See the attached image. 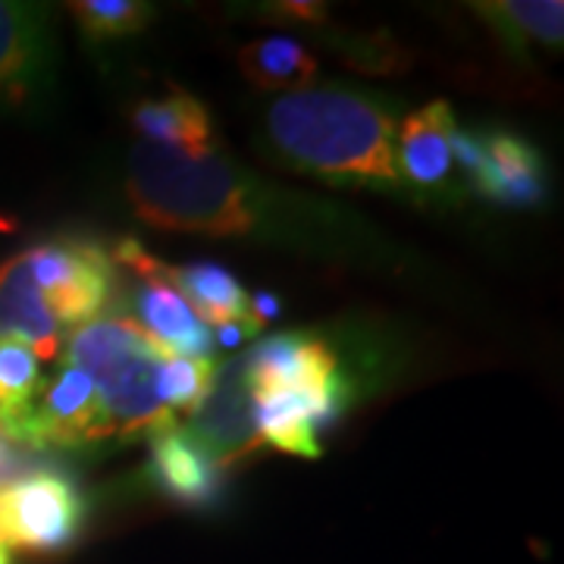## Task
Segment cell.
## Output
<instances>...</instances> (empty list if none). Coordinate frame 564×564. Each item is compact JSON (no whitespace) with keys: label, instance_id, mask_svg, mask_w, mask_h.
Wrapping results in <instances>:
<instances>
[{"label":"cell","instance_id":"19","mask_svg":"<svg viewBox=\"0 0 564 564\" xmlns=\"http://www.w3.org/2000/svg\"><path fill=\"white\" fill-rule=\"evenodd\" d=\"M477 17L492 25L499 39L511 44L540 41L545 47H562L564 3L558 0H496L477 3Z\"/></svg>","mask_w":564,"mask_h":564},{"label":"cell","instance_id":"16","mask_svg":"<svg viewBox=\"0 0 564 564\" xmlns=\"http://www.w3.org/2000/svg\"><path fill=\"white\" fill-rule=\"evenodd\" d=\"M132 129L141 141L185 151V154H207L214 151V122L210 113L195 95L185 88H170L161 98H144L132 110Z\"/></svg>","mask_w":564,"mask_h":564},{"label":"cell","instance_id":"10","mask_svg":"<svg viewBox=\"0 0 564 564\" xmlns=\"http://www.w3.org/2000/svg\"><path fill=\"white\" fill-rule=\"evenodd\" d=\"M452 132L455 117L445 101H430L408 113L395 129L399 182L421 192H445L452 185Z\"/></svg>","mask_w":564,"mask_h":564},{"label":"cell","instance_id":"4","mask_svg":"<svg viewBox=\"0 0 564 564\" xmlns=\"http://www.w3.org/2000/svg\"><path fill=\"white\" fill-rule=\"evenodd\" d=\"M85 502L69 477L29 470L0 489V545L32 555L61 552L79 536Z\"/></svg>","mask_w":564,"mask_h":564},{"label":"cell","instance_id":"12","mask_svg":"<svg viewBox=\"0 0 564 564\" xmlns=\"http://www.w3.org/2000/svg\"><path fill=\"white\" fill-rule=\"evenodd\" d=\"M151 484L173 502L202 508L220 492V467L185 426L170 423L151 433Z\"/></svg>","mask_w":564,"mask_h":564},{"label":"cell","instance_id":"11","mask_svg":"<svg viewBox=\"0 0 564 564\" xmlns=\"http://www.w3.org/2000/svg\"><path fill=\"white\" fill-rule=\"evenodd\" d=\"M66 329L44 302L41 289L20 254L0 263V339H13L32 348L39 361H51L61 351Z\"/></svg>","mask_w":564,"mask_h":564},{"label":"cell","instance_id":"8","mask_svg":"<svg viewBox=\"0 0 564 564\" xmlns=\"http://www.w3.org/2000/svg\"><path fill=\"white\" fill-rule=\"evenodd\" d=\"M54 73V22L44 3L0 0V107H22Z\"/></svg>","mask_w":564,"mask_h":564},{"label":"cell","instance_id":"7","mask_svg":"<svg viewBox=\"0 0 564 564\" xmlns=\"http://www.w3.org/2000/svg\"><path fill=\"white\" fill-rule=\"evenodd\" d=\"M251 392H302L323 402L345 408V383L339 358L326 339L285 333L263 339L251 355H245Z\"/></svg>","mask_w":564,"mask_h":564},{"label":"cell","instance_id":"25","mask_svg":"<svg viewBox=\"0 0 564 564\" xmlns=\"http://www.w3.org/2000/svg\"><path fill=\"white\" fill-rule=\"evenodd\" d=\"M258 333H261L258 323H220V326H214V336L210 339H217L223 348H239L245 339H251Z\"/></svg>","mask_w":564,"mask_h":564},{"label":"cell","instance_id":"24","mask_svg":"<svg viewBox=\"0 0 564 564\" xmlns=\"http://www.w3.org/2000/svg\"><path fill=\"white\" fill-rule=\"evenodd\" d=\"M280 20L295 22H323L326 20V7L323 3H311V0H295V3H276L273 7Z\"/></svg>","mask_w":564,"mask_h":564},{"label":"cell","instance_id":"26","mask_svg":"<svg viewBox=\"0 0 564 564\" xmlns=\"http://www.w3.org/2000/svg\"><path fill=\"white\" fill-rule=\"evenodd\" d=\"M248 307H251V317L261 323V326L280 317V299H276V295H270V292H258V295H251V299H248Z\"/></svg>","mask_w":564,"mask_h":564},{"label":"cell","instance_id":"15","mask_svg":"<svg viewBox=\"0 0 564 564\" xmlns=\"http://www.w3.org/2000/svg\"><path fill=\"white\" fill-rule=\"evenodd\" d=\"M474 185L505 207H533L545 195L543 158L530 141L511 132H492L484 139V166Z\"/></svg>","mask_w":564,"mask_h":564},{"label":"cell","instance_id":"23","mask_svg":"<svg viewBox=\"0 0 564 564\" xmlns=\"http://www.w3.org/2000/svg\"><path fill=\"white\" fill-rule=\"evenodd\" d=\"M22 474H29L25 458H22V445L13 443L7 436V430L0 426V489L10 486L13 480H20Z\"/></svg>","mask_w":564,"mask_h":564},{"label":"cell","instance_id":"21","mask_svg":"<svg viewBox=\"0 0 564 564\" xmlns=\"http://www.w3.org/2000/svg\"><path fill=\"white\" fill-rule=\"evenodd\" d=\"M41 389V361L32 348L0 339V426L17 421Z\"/></svg>","mask_w":564,"mask_h":564},{"label":"cell","instance_id":"20","mask_svg":"<svg viewBox=\"0 0 564 564\" xmlns=\"http://www.w3.org/2000/svg\"><path fill=\"white\" fill-rule=\"evenodd\" d=\"M217 373L220 367L214 364V358H180V355L163 358L158 367V395L163 408L173 417L180 414L195 417L204 399L210 395Z\"/></svg>","mask_w":564,"mask_h":564},{"label":"cell","instance_id":"6","mask_svg":"<svg viewBox=\"0 0 564 564\" xmlns=\"http://www.w3.org/2000/svg\"><path fill=\"white\" fill-rule=\"evenodd\" d=\"M3 430L13 443L29 448L107 440L95 383L69 364H63L51 383H41L32 404Z\"/></svg>","mask_w":564,"mask_h":564},{"label":"cell","instance_id":"3","mask_svg":"<svg viewBox=\"0 0 564 564\" xmlns=\"http://www.w3.org/2000/svg\"><path fill=\"white\" fill-rule=\"evenodd\" d=\"M163 358L170 355L132 317L98 314L69 333L63 364L79 367L95 383L107 436H129L176 423L158 395Z\"/></svg>","mask_w":564,"mask_h":564},{"label":"cell","instance_id":"1","mask_svg":"<svg viewBox=\"0 0 564 564\" xmlns=\"http://www.w3.org/2000/svg\"><path fill=\"white\" fill-rule=\"evenodd\" d=\"M126 198L141 220L170 232L251 236L276 223V192L217 151L185 154L139 141L129 154Z\"/></svg>","mask_w":564,"mask_h":564},{"label":"cell","instance_id":"5","mask_svg":"<svg viewBox=\"0 0 564 564\" xmlns=\"http://www.w3.org/2000/svg\"><path fill=\"white\" fill-rule=\"evenodd\" d=\"M22 258L63 329H76L101 314L113 289V263L101 245L54 239L25 248Z\"/></svg>","mask_w":564,"mask_h":564},{"label":"cell","instance_id":"22","mask_svg":"<svg viewBox=\"0 0 564 564\" xmlns=\"http://www.w3.org/2000/svg\"><path fill=\"white\" fill-rule=\"evenodd\" d=\"M69 13L76 17L79 29L91 41L139 35L141 29L154 20V10L141 0H79V3H69Z\"/></svg>","mask_w":564,"mask_h":564},{"label":"cell","instance_id":"18","mask_svg":"<svg viewBox=\"0 0 564 564\" xmlns=\"http://www.w3.org/2000/svg\"><path fill=\"white\" fill-rule=\"evenodd\" d=\"M239 69L261 91H302L317 76V57L302 41L267 35L239 51Z\"/></svg>","mask_w":564,"mask_h":564},{"label":"cell","instance_id":"17","mask_svg":"<svg viewBox=\"0 0 564 564\" xmlns=\"http://www.w3.org/2000/svg\"><path fill=\"white\" fill-rule=\"evenodd\" d=\"M163 280L180 292L204 326L258 323L251 317L248 295H245L239 280L217 263H188V267H166L163 263Z\"/></svg>","mask_w":564,"mask_h":564},{"label":"cell","instance_id":"27","mask_svg":"<svg viewBox=\"0 0 564 564\" xmlns=\"http://www.w3.org/2000/svg\"><path fill=\"white\" fill-rule=\"evenodd\" d=\"M0 564H10V549L7 545H0Z\"/></svg>","mask_w":564,"mask_h":564},{"label":"cell","instance_id":"13","mask_svg":"<svg viewBox=\"0 0 564 564\" xmlns=\"http://www.w3.org/2000/svg\"><path fill=\"white\" fill-rule=\"evenodd\" d=\"M139 295H135V311H139V326L161 345L166 355L180 358H210V326H204L195 311L185 304L180 292L163 280V261L154 273L139 276Z\"/></svg>","mask_w":564,"mask_h":564},{"label":"cell","instance_id":"9","mask_svg":"<svg viewBox=\"0 0 564 564\" xmlns=\"http://www.w3.org/2000/svg\"><path fill=\"white\" fill-rule=\"evenodd\" d=\"M185 430L198 440V445L217 462V467L236 464L261 443L258 426H254V395L248 383L245 358L217 373L210 395L195 414V423Z\"/></svg>","mask_w":564,"mask_h":564},{"label":"cell","instance_id":"2","mask_svg":"<svg viewBox=\"0 0 564 564\" xmlns=\"http://www.w3.org/2000/svg\"><path fill=\"white\" fill-rule=\"evenodd\" d=\"M395 117L380 98L345 85H307L267 110V139L282 161L323 180L402 185Z\"/></svg>","mask_w":564,"mask_h":564},{"label":"cell","instance_id":"14","mask_svg":"<svg viewBox=\"0 0 564 564\" xmlns=\"http://www.w3.org/2000/svg\"><path fill=\"white\" fill-rule=\"evenodd\" d=\"M254 395V426L261 443L276 445L280 452L321 458L317 430L333 421L343 408L302 392H251Z\"/></svg>","mask_w":564,"mask_h":564}]
</instances>
